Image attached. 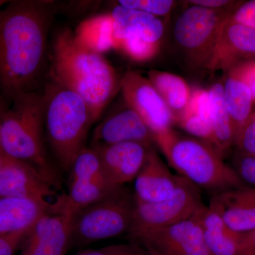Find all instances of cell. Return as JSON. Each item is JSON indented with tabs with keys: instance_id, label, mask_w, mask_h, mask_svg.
<instances>
[{
	"instance_id": "cell-1",
	"label": "cell",
	"mask_w": 255,
	"mask_h": 255,
	"mask_svg": "<svg viewBox=\"0 0 255 255\" xmlns=\"http://www.w3.org/2000/svg\"><path fill=\"white\" fill-rule=\"evenodd\" d=\"M57 9L44 0H15L0 9V91L10 103L37 90Z\"/></svg>"
},
{
	"instance_id": "cell-2",
	"label": "cell",
	"mask_w": 255,
	"mask_h": 255,
	"mask_svg": "<svg viewBox=\"0 0 255 255\" xmlns=\"http://www.w3.org/2000/svg\"><path fill=\"white\" fill-rule=\"evenodd\" d=\"M50 77L83 99L94 123L121 89L122 81L108 60L80 44L69 28L55 37Z\"/></svg>"
},
{
	"instance_id": "cell-3",
	"label": "cell",
	"mask_w": 255,
	"mask_h": 255,
	"mask_svg": "<svg viewBox=\"0 0 255 255\" xmlns=\"http://www.w3.org/2000/svg\"><path fill=\"white\" fill-rule=\"evenodd\" d=\"M153 142L177 175L211 196L246 185L210 142L173 128L153 137Z\"/></svg>"
},
{
	"instance_id": "cell-4",
	"label": "cell",
	"mask_w": 255,
	"mask_h": 255,
	"mask_svg": "<svg viewBox=\"0 0 255 255\" xmlns=\"http://www.w3.org/2000/svg\"><path fill=\"white\" fill-rule=\"evenodd\" d=\"M0 119V137L5 155L36 169L52 186L57 175L48 160L44 145L43 93L26 92L15 97Z\"/></svg>"
},
{
	"instance_id": "cell-5",
	"label": "cell",
	"mask_w": 255,
	"mask_h": 255,
	"mask_svg": "<svg viewBox=\"0 0 255 255\" xmlns=\"http://www.w3.org/2000/svg\"><path fill=\"white\" fill-rule=\"evenodd\" d=\"M44 127L47 140L57 162L70 172L85 147L92 124L91 114L76 92L50 80L45 87Z\"/></svg>"
},
{
	"instance_id": "cell-6",
	"label": "cell",
	"mask_w": 255,
	"mask_h": 255,
	"mask_svg": "<svg viewBox=\"0 0 255 255\" xmlns=\"http://www.w3.org/2000/svg\"><path fill=\"white\" fill-rule=\"evenodd\" d=\"M135 204L133 191L125 186L75 211L72 220V248H84L127 235L131 227Z\"/></svg>"
},
{
	"instance_id": "cell-7",
	"label": "cell",
	"mask_w": 255,
	"mask_h": 255,
	"mask_svg": "<svg viewBox=\"0 0 255 255\" xmlns=\"http://www.w3.org/2000/svg\"><path fill=\"white\" fill-rule=\"evenodd\" d=\"M233 11L191 5L178 16L174 38L194 66L208 70L220 28Z\"/></svg>"
},
{
	"instance_id": "cell-8",
	"label": "cell",
	"mask_w": 255,
	"mask_h": 255,
	"mask_svg": "<svg viewBox=\"0 0 255 255\" xmlns=\"http://www.w3.org/2000/svg\"><path fill=\"white\" fill-rule=\"evenodd\" d=\"M204 205L200 189L180 177L177 189L167 199L152 204L136 201L127 236L181 222L193 217Z\"/></svg>"
},
{
	"instance_id": "cell-9",
	"label": "cell",
	"mask_w": 255,
	"mask_h": 255,
	"mask_svg": "<svg viewBox=\"0 0 255 255\" xmlns=\"http://www.w3.org/2000/svg\"><path fill=\"white\" fill-rule=\"evenodd\" d=\"M75 211L65 195L32 226L19 255H65L72 248V220Z\"/></svg>"
},
{
	"instance_id": "cell-10",
	"label": "cell",
	"mask_w": 255,
	"mask_h": 255,
	"mask_svg": "<svg viewBox=\"0 0 255 255\" xmlns=\"http://www.w3.org/2000/svg\"><path fill=\"white\" fill-rule=\"evenodd\" d=\"M149 255H211L195 215L167 227L128 236Z\"/></svg>"
},
{
	"instance_id": "cell-11",
	"label": "cell",
	"mask_w": 255,
	"mask_h": 255,
	"mask_svg": "<svg viewBox=\"0 0 255 255\" xmlns=\"http://www.w3.org/2000/svg\"><path fill=\"white\" fill-rule=\"evenodd\" d=\"M126 105L135 111L152 133V137L173 128V117L148 79L128 72L121 81Z\"/></svg>"
},
{
	"instance_id": "cell-12",
	"label": "cell",
	"mask_w": 255,
	"mask_h": 255,
	"mask_svg": "<svg viewBox=\"0 0 255 255\" xmlns=\"http://www.w3.org/2000/svg\"><path fill=\"white\" fill-rule=\"evenodd\" d=\"M70 174L68 194L65 197L75 212L97 202L117 189L111 184L98 154L92 147H85L79 154Z\"/></svg>"
},
{
	"instance_id": "cell-13",
	"label": "cell",
	"mask_w": 255,
	"mask_h": 255,
	"mask_svg": "<svg viewBox=\"0 0 255 255\" xmlns=\"http://www.w3.org/2000/svg\"><path fill=\"white\" fill-rule=\"evenodd\" d=\"M228 16L220 28L208 68L212 73H226L238 64L255 59V30L233 22Z\"/></svg>"
},
{
	"instance_id": "cell-14",
	"label": "cell",
	"mask_w": 255,
	"mask_h": 255,
	"mask_svg": "<svg viewBox=\"0 0 255 255\" xmlns=\"http://www.w3.org/2000/svg\"><path fill=\"white\" fill-rule=\"evenodd\" d=\"M152 145L127 142L92 147L98 154L106 175L112 186L125 187L140 172Z\"/></svg>"
},
{
	"instance_id": "cell-15",
	"label": "cell",
	"mask_w": 255,
	"mask_h": 255,
	"mask_svg": "<svg viewBox=\"0 0 255 255\" xmlns=\"http://www.w3.org/2000/svg\"><path fill=\"white\" fill-rule=\"evenodd\" d=\"M153 146L150 147L142 168L134 179L133 194L137 202L152 204L170 197L179 182Z\"/></svg>"
},
{
	"instance_id": "cell-16",
	"label": "cell",
	"mask_w": 255,
	"mask_h": 255,
	"mask_svg": "<svg viewBox=\"0 0 255 255\" xmlns=\"http://www.w3.org/2000/svg\"><path fill=\"white\" fill-rule=\"evenodd\" d=\"M127 108L109 116L94 130L90 147L135 142L152 145L153 137L138 114Z\"/></svg>"
},
{
	"instance_id": "cell-17",
	"label": "cell",
	"mask_w": 255,
	"mask_h": 255,
	"mask_svg": "<svg viewBox=\"0 0 255 255\" xmlns=\"http://www.w3.org/2000/svg\"><path fill=\"white\" fill-rule=\"evenodd\" d=\"M208 206L234 232L255 231V187L243 185L214 194Z\"/></svg>"
},
{
	"instance_id": "cell-18",
	"label": "cell",
	"mask_w": 255,
	"mask_h": 255,
	"mask_svg": "<svg viewBox=\"0 0 255 255\" xmlns=\"http://www.w3.org/2000/svg\"><path fill=\"white\" fill-rule=\"evenodd\" d=\"M52 185L29 164L17 161L0 170V199L18 198L49 202Z\"/></svg>"
},
{
	"instance_id": "cell-19",
	"label": "cell",
	"mask_w": 255,
	"mask_h": 255,
	"mask_svg": "<svg viewBox=\"0 0 255 255\" xmlns=\"http://www.w3.org/2000/svg\"><path fill=\"white\" fill-rule=\"evenodd\" d=\"M110 14L114 21V48L117 42L130 37L160 45L164 25L157 16L119 4L114 6Z\"/></svg>"
},
{
	"instance_id": "cell-20",
	"label": "cell",
	"mask_w": 255,
	"mask_h": 255,
	"mask_svg": "<svg viewBox=\"0 0 255 255\" xmlns=\"http://www.w3.org/2000/svg\"><path fill=\"white\" fill-rule=\"evenodd\" d=\"M54 203L18 198L0 199V237L28 231Z\"/></svg>"
},
{
	"instance_id": "cell-21",
	"label": "cell",
	"mask_w": 255,
	"mask_h": 255,
	"mask_svg": "<svg viewBox=\"0 0 255 255\" xmlns=\"http://www.w3.org/2000/svg\"><path fill=\"white\" fill-rule=\"evenodd\" d=\"M211 255H236L241 234L233 231L217 212L204 204L195 214Z\"/></svg>"
},
{
	"instance_id": "cell-22",
	"label": "cell",
	"mask_w": 255,
	"mask_h": 255,
	"mask_svg": "<svg viewBox=\"0 0 255 255\" xmlns=\"http://www.w3.org/2000/svg\"><path fill=\"white\" fill-rule=\"evenodd\" d=\"M210 123L212 129V145L223 157L236 142V132L228 114L224 97L222 82H216L209 90Z\"/></svg>"
},
{
	"instance_id": "cell-23",
	"label": "cell",
	"mask_w": 255,
	"mask_h": 255,
	"mask_svg": "<svg viewBox=\"0 0 255 255\" xmlns=\"http://www.w3.org/2000/svg\"><path fill=\"white\" fill-rule=\"evenodd\" d=\"M222 85L225 103L237 136L251 119L255 108L254 97L248 84L232 70L226 72Z\"/></svg>"
},
{
	"instance_id": "cell-24",
	"label": "cell",
	"mask_w": 255,
	"mask_h": 255,
	"mask_svg": "<svg viewBox=\"0 0 255 255\" xmlns=\"http://www.w3.org/2000/svg\"><path fill=\"white\" fill-rule=\"evenodd\" d=\"M147 76L168 107L176 124L190 100V87L184 79L168 72L152 70Z\"/></svg>"
},
{
	"instance_id": "cell-25",
	"label": "cell",
	"mask_w": 255,
	"mask_h": 255,
	"mask_svg": "<svg viewBox=\"0 0 255 255\" xmlns=\"http://www.w3.org/2000/svg\"><path fill=\"white\" fill-rule=\"evenodd\" d=\"M176 124L189 135L206 140L212 145L213 134L210 123L208 90L201 88L191 90L190 100L187 109Z\"/></svg>"
},
{
	"instance_id": "cell-26",
	"label": "cell",
	"mask_w": 255,
	"mask_h": 255,
	"mask_svg": "<svg viewBox=\"0 0 255 255\" xmlns=\"http://www.w3.org/2000/svg\"><path fill=\"white\" fill-rule=\"evenodd\" d=\"M75 39L87 49L102 54L114 49V21L110 14L82 21L74 32Z\"/></svg>"
},
{
	"instance_id": "cell-27",
	"label": "cell",
	"mask_w": 255,
	"mask_h": 255,
	"mask_svg": "<svg viewBox=\"0 0 255 255\" xmlns=\"http://www.w3.org/2000/svg\"><path fill=\"white\" fill-rule=\"evenodd\" d=\"M160 45L137 38H127L117 42L114 49L122 52L134 61H148L158 53Z\"/></svg>"
},
{
	"instance_id": "cell-28",
	"label": "cell",
	"mask_w": 255,
	"mask_h": 255,
	"mask_svg": "<svg viewBox=\"0 0 255 255\" xmlns=\"http://www.w3.org/2000/svg\"><path fill=\"white\" fill-rule=\"evenodd\" d=\"M118 4L158 17L169 14L175 5V1L172 0H120Z\"/></svg>"
},
{
	"instance_id": "cell-29",
	"label": "cell",
	"mask_w": 255,
	"mask_h": 255,
	"mask_svg": "<svg viewBox=\"0 0 255 255\" xmlns=\"http://www.w3.org/2000/svg\"><path fill=\"white\" fill-rule=\"evenodd\" d=\"M73 255H149L147 252L135 243L114 245L100 249L82 250Z\"/></svg>"
},
{
	"instance_id": "cell-30",
	"label": "cell",
	"mask_w": 255,
	"mask_h": 255,
	"mask_svg": "<svg viewBox=\"0 0 255 255\" xmlns=\"http://www.w3.org/2000/svg\"><path fill=\"white\" fill-rule=\"evenodd\" d=\"M231 167L246 185L255 187V159L236 151Z\"/></svg>"
},
{
	"instance_id": "cell-31",
	"label": "cell",
	"mask_w": 255,
	"mask_h": 255,
	"mask_svg": "<svg viewBox=\"0 0 255 255\" xmlns=\"http://www.w3.org/2000/svg\"><path fill=\"white\" fill-rule=\"evenodd\" d=\"M235 147L240 153L255 159V122L253 119L238 132Z\"/></svg>"
},
{
	"instance_id": "cell-32",
	"label": "cell",
	"mask_w": 255,
	"mask_h": 255,
	"mask_svg": "<svg viewBox=\"0 0 255 255\" xmlns=\"http://www.w3.org/2000/svg\"><path fill=\"white\" fill-rule=\"evenodd\" d=\"M228 18L233 22L255 30V0L241 1Z\"/></svg>"
},
{
	"instance_id": "cell-33",
	"label": "cell",
	"mask_w": 255,
	"mask_h": 255,
	"mask_svg": "<svg viewBox=\"0 0 255 255\" xmlns=\"http://www.w3.org/2000/svg\"><path fill=\"white\" fill-rule=\"evenodd\" d=\"M30 230L1 236L0 255H14L17 250L22 246Z\"/></svg>"
},
{
	"instance_id": "cell-34",
	"label": "cell",
	"mask_w": 255,
	"mask_h": 255,
	"mask_svg": "<svg viewBox=\"0 0 255 255\" xmlns=\"http://www.w3.org/2000/svg\"><path fill=\"white\" fill-rule=\"evenodd\" d=\"M229 70H232L248 84L255 102V59L238 64Z\"/></svg>"
},
{
	"instance_id": "cell-35",
	"label": "cell",
	"mask_w": 255,
	"mask_h": 255,
	"mask_svg": "<svg viewBox=\"0 0 255 255\" xmlns=\"http://www.w3.org/2000/svg\"><path fill=\"white\" fill-rule=\"evenodd\" d=\"M186 4L195 5L207 9L216 10H233L241 1H229V0H191L184 1Z\"/></svg>"
},
{
	"instance_id": "cell-36",
	"label": "cell",
	"mask_w": 255,
	"mask_h": 255,
	"mask_svg": "<svg viewBox=\"0 0 255 255\" xmlns=\"http://www.w3.org/2000/svg\"><path fill=\"white\" fill-rule=\"evenodd\" d=\"M236 255H255V231L241 234Z\"/></svg>"
},
{
	"instance_id": "cell-37",
	"label": "cell",
	"mask_w": 255,
	"mask_h": 255,
	"mask_svg": "<svg viewBox=\"0 0 255 255\" xmlns=\"http://www.w3.org/2000/svg\"><path fill=\"white\" fill-rule=\"evenodd\" d=\"M18 160L11 158V157H8V156L0 154V170L6 166L10 165V164L14 163Z\"/></svg>"
},
{
	"instance_id": "cell-38",
	"label": "cell",
	"mask_w": 255,
	"mask_h": 255,
	"mask_svg": "<svg viewBox=\"0 0 255 255\" xmlns=\"http://www.w3.org/2000/svg\"><path fill=\"white\" fill-rule=\"evenodd\" d=\"M7 110L8 108L5 105L4 99L0 96V119H1V117Z\"/></svg>"
},
{
	"instance_id": "cell-39",
	"label": "cell",
	"mask_w": 255,
	"mask_h": 255,
	"mask_svg": "<svg viewBox=\"0 0 255 255\" xmlns=\"http://www.w3.org/2000/svg\"><path fill=\"white\" fill-rule=\"evenodd\" d=\"M6 2H8L7 1H4V0H0V9L4 6V4H6Z\"/></svg>"
},
{
	"instance_id": "cell-40",
	"label": "cell",
	"mask_w": 255,
	"mask_h": 255,
	"mask_svg": "<svg viewBox=\"0 0 255 255\" xmlns=\"http://www.w3.org/2000/svg\"><path fill=\"white\" fill-rule=\"evenodd\" d=\"M0 154H2V155H5L4 151H3L2 145H1V137H0ZM6 156H7V155H6Z\"/></svg>"
},
{
	"instance_id": "cell-41",
	"label": "cell",
	"mask_w": 255,
	"mask_h": 255,
	"mask_svg": "<svg viewBox=\"0 0 255 255\" xmlns=\"http://www.w3.org/2000/svg\"><path fill=\"white\" fill-rule=\"evenodd\" d=\"M251 119H253V121L255 122V108L254 111H253V115H252Z\"/></svg>"
}]
</instances>
